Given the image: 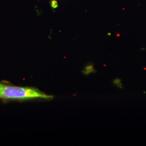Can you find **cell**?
<instances>
[{
  "instance_id": "obj_1",
  "label": "cell",
  "mask_w": 146,
  "mask_h": 146,
  "mask_svg": "<svg viewBox=\"0 0 146 146\" xmlns=\"http://www.w3.org/2000/svg\"><path fill=\"white\" fill-rule=\"evenodd\" d=\"M52 96L47 95L33 87H21L0 83V99L26 100L34 99L50 100Z\"/></svg>"
},
{
  "instance_id": "obj_2",
  "label": "cell",
  "mask_w": 146,
  "mask_h": 146,
  "mask_svg": "<svg viewBox=\"0 0 146 146\" xmlns=\"http://www.w3.org/2000/svg\"><path fill=\"white\" fill-rule=\"evenodd\" d=\"M94 72H95V69H94V66L91 64H90L87 65L85 67L84 70L82 71V72L86 75H89V74L94 73Z\"/></svg>"
},
{
  "instance_id": "obj_3",
  "label": "cell",
  "mask_w": 146,
  "mask_h": 146,
  "mask_svg": "<svg viewBox=\"0 0 146 146\" xmlns=\"http://www.w3.org/2000/svg\"><path fill=\"white\" fill-rule=\"evenodd\" d=\"M121 80L120 78H116L113 80V83L114 84L115 86H117L118 88L120 89H122L123 86L122 84Z\"/></svg>"
},
{
  "instance_id": "obj_4",
  "label": "cell",
  "mask_w": 146,
  "mask_h": 146,
  "mask_svg": "<svg viewBox=\"0 0 146 146\" xmlns=\"http://www.w3.org/2000/svg\"><path fill=\"white\" fill-rule=\"evenodd\" d=\"M58 5L57 2L55 0H53L51 1V7L53 8H56L58 7Z\"/></svg>"
}]
</instances>
